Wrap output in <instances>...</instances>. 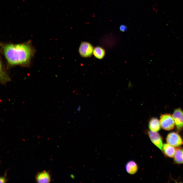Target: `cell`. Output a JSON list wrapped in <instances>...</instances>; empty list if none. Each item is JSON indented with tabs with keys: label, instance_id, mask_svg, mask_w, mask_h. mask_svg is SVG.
Here are the masks:
<instances>
[{
	"label": "cell",
	"instance_id": "obj_1",
	"mask_svg": "<svg viewBox=\"0 0 183 183\" xmlns=\"http://www.w3.org/2000/svg\"><path fill=\"white\" fill-rule=\"evenodd\" d=\"M2 51L8 63L12 66L28 65L34 53L33 47L28 43L3 44Z\"/></svg>",
	"mask_w": 183,
	"mask_h": 183
},
{
	"label": "cell",
	"instance_id": "obj_2",
	"mask_svg": "<svg viewBox=\"0 0 183 183\" xmlns=\"http://www.w3.org/2000/svg\"><path fill=\"white\" fill-rule=\"evenodd\" d=\"M160 121L161 127L166 131L173 130L175 125L172 115L170 114L161 115L160 117Z\"/></svg>",
	"mask_w": 183,
	"mask_h": 183
},
{
	"label": "cell",
	"instance_id": "obj_3",
	"mask_svg": "<svg viewBox=\"0 0 183 183\" xmlns=\"http://www.w3.org/2000/svg\"><path fill=\"white\" fill-rule=\"evenodd\" d=\"M167 143L174 147H178L183 145V140L177 132L169 133L166 138Z\"/></svg>",
	"mask_w": 183,
	"mask_h": 183
},
{
	"label": "cell",
	"instance_id": "obj_4",
	"mask_svg": "<svg viewBox=\"0 0 183 183\" xmlns=\"http://www.w3.org/2000/svg\"><path fill=\"white\" fill-rule=\"evenodd\" d=\"M176 130L180 132L183 129V111L180 108L175 109L172 115Z\"/></svg>",
	"mask_w": 183,
	"mask_h": 183
},
{
	"label": "cell",
	"instance_id": "obj_5",
	"mask_svg": "<svg viewBox=\"0 0 183 183\" xmlns=\"http://www.w3.org/2000/svg\"><path fill=\"white\" fill-rule=\"evenodd\" d=\"M94 48L90 43L86 42H82L80 46L79 51L80 55L84 57H89L91 56Z\"/></svg>",
	"mask_w": 183,
	"mask_h": 183
},
{
	"label": "cell",
	"instance_id": "obj_6",
	"mask_svg": "<svg viewBox=\"0 0 183 183\" xmlns=\"http://www.w3.org/2000/svg\"><path fill=\"white\" fill-rule=\"evenodd\" d=\"M149 137L152 143L161 151H162L163 144L162 137L157 132L151 130L148 131Z\"/></svg>",
	"mask_w": 183,
	"mask_h": 183
},
{
	"label": "cell",
	"instance_id": "obj_7",
	"mask_svg": "<svg viewBox=\"0 0 183 183\" xmlns=\"http://www.w3.org/2000/svg\"><path fill=\"white\" fill-rule=\"evenodd\" d=\"M35 179L38 183H49L51 181V177L49 172L44 171L37 174Z\"/></svg>",
	"mask_w": 183,
	"mask_h": 183
},
{
	"label": "cell",
	"instance_id": "obj_8",
	"mask_svg": "<svg viewBox=\"0 0 183 183\" xmlns=\"http://www.w3.org/2000/svg\"><path fill=\"white\" fill-rule=\"evenodd\" d=\"M125 168L126 172L130 175L135 174L138 169L137 164L132 160H130L127 162L125 165Z\"/></svg>",
	"mask_w": 183,
	"mask_h": 183
},
{
	"label": "cell",
	"instance_id": "obj_9",
	"mask_svg": "<svg viewBox=\"0 0 183 183\" xmlns=\"http://www.w3.org/2000/svg\"><path fill=\"white\" fill-rule=\"evenodd\" d=\"M176 149L174 147L168 143L163 144L162 151L166 157L171 158L173 157Z\"/></svg>",
	"mask_w": 183,
	"mask_h": 183
},
{
	"label": "cell",
	"instance_id": "obj_10",
	"mask_svg": "<svg viewBox=\"0 0 183 183\" xmlns=\"http://www.w3.org/2000/svg\"><path fill=\"white\" fill-rule=\"evenodd\" d=\"M161 127L160 120L157 118H152L149 121L148 127L152 131L155 132L159 131Z\"/></svg>",
	"mask_w": 183,
	"mask_h": 183
},
{
	"label": "cell",
	"instance_id": "obj_11",
	"mask_svg": "<svg viewBox=\"0 0 183 183\" xmlns=\"http://www.w3.org/2000/svg\"><path fill=\"white\" fill-rule=\"evenodd\" d=\"M173 160L176 164H183V148L179 147L176 149Z\"/></svg>",
	"mask_w": 183,
	"mask_h": 183
},
{
	"label": "cell",
	"instance_id": "obj_12",
	"mask_svg": "<svg viewBox=\"0 0 183 183\" xmlns=\"http://www.w3.org/2000/svg\"><path fill=\"white\" fill-rule=\"evenodd\" d=\"M3 65L1 64L0 82L2 84L6 85V83L10 81V79L5 71Z\"/></svg>",
	"mask_w": 183,
	"mask_h": 183
},
{
	"label": "cell",
	"instance_id": "obj_13",
	"mask_svg": "<svg viewBox=\"0 0 183 183\" xmlns=\"http://www.w3.org/2000/svg\"><path fill=\"white\" fill-rule=\"evenodd\" d=\"M94 55L97 58L101 59L104 56L105 52V50L100 47H97L94 49Z\"/></svg>",
	"mask_w": 183,
	"mask_h": 183
},
{
	"label": "cell",
	"instance_id": "obj_14",
	"mask_svg": "<svg viewBox=\"0 0 183 183\" xmlns=\"http://www.w3.org/2000/svg\"><path fill=\"white\" fill-rule=\"evenodd\" d=\"M127 29V26H126V25H121L119 27L120 30L122 32H124L126 31Z\"/></svg>",
	"mask_w": 183,
	"mask_h": 183
},
{
	"label": "cell",
	"instance_id": "obj_15",
	"mask_svg": "<svg viewBox=\"0 0 183 183\" xmlns=\"http://www.w3.org/2000/svg\"><path fill=\"white\" fill-rule=\"evenodd\" d=\"M0 181L1 183H5L7 181V179L6 178V177L4 176L1 177Z\"/></svg>",
	"mask_w": 183,
	"mask_h": 183
},
{
	"label": "cell",
	"instance_id": "obj_16",
	"mask_svg": "<svg viewBox=\"0 0 183 183\" xmlns=\"http://www.w3.org/2000/svg\"></svg>",
	"mask_w": 183,
	"mask_h": 183
}]
</instances>
